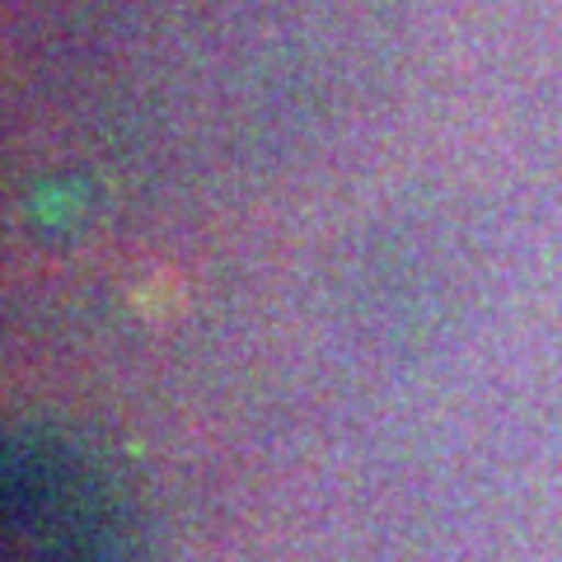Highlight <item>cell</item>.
I'll return each instance as SVG.
<instances>
[{"instance_id":"1","label":"cell","mask_w":562,"mask_h":562,"mask_svg":"<svg viewBox=\"0 0 562 562\" xmlns=\"http://www.w3.org/2000/svg\"><path fill=\"white\" fill-rule=\"evenodd\" d=\"M0 562H140L132 492L90 450L24 436L5 450Z\"/></svg>"}]
</instances>
